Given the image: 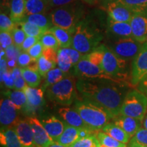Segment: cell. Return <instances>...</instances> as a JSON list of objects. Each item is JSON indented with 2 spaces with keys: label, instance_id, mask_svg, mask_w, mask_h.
I'll list each match as a JSON object with an SVG mask.
<instances>
[{
  "label": "cell",
  "instance_id": "obj_1",
  "mask_svg": "<svg viewBox=\"0 0 147 147\" xmlns=\"http://www.w3.org/2000/svg\"><path fill=\"white\" fill-rule=\"evenodd\" d=\"M125 86L104 80L79 78L76 81L77 91L82 100L104 108L111 113L114 119L120 115L123 102L127 94Z\"/></svg>",
  "mask_w": 147,
  "mask_h": 147
},
{
  "label": "cell",
  "instance_id": "obj_2",
  "mask_svg": "<svg viewBox=\"0 0 147 147\" xmlns=\"http://www.w3.org/2000/svg\"><path fill=\"white\" fill-rule=\"evenodd\" d=\"M102 39V32L95 23L82 19L75 29L71 47L82 55H87L98 47Z\"/></svg>",
  "mask_w": 147,
  "mask_h": 147
},
{
  "label": "cell",
  "instance_id": "obj_3",
  "mask_svg": "<svg viewBox=\"0 0 147 147\" xmlns=\"http://www.w3.org/2000/svg\"><path fill=\"white\" fill-rule=\"evenodd\" d=\"M75 110L80 114L88 127L95 131L102 130L113 119L111 113L102 106L87 100H78Z\"/></svg>",
  "mask_w": 147,
  "mask_h": 147
},
{
  "label": "cell",
  "instance_id": "obj_4",
  "mask_svg": "<svg viewBox=\"0 0 147 147\" xmlns=\"http://www.w3.org/2000/svg\"><path fill=\"white\" fill-rule=\"evenodd\" d=\"M83 10L76 3H71L55 8L49 14L53 26H57L74 33L75 29L82 20Z\"/></svg>",
  "mask_w": 147,
  "mask_h": 147
},
{
  "label": "cell",
  "instance_id": "obj_5",
  "mask_svg": "<svg viewBox=\"0 0 147 147\" xmlns=\"http://www.w3.org/2000/svg\"><path fill=\"white\" fill-rule=\"evenodd\" d=\"M47 95L49 100L63 106L72 104L77 97L76 81L74 77L66 76L57 83L47 89Z\"/></svg>",
  "mask_w": 147,
  "mask_h": 147
},
{
  "label": "cell",
  "instance_id": "obj_6",
  "mask_svg": "<svg viewBox=\"0 0 147 147\" xmlns=\"http://www.w3.org/2000/svg\"><path fill=\"white\" fill-rule=\"evenodd\" d=\"M147 112V97L139 90L128 92L123 102L120 115L142 121Z\"/></svg>",
  "mask_w": 147,
  "mask_h": 147
},
{
  "label": "cell",
  "instance_id": "obj_7",
  "mask_svg": "<svg viewBox=\"0 0 147 147\" xmlns=\"http://www.w3.org/2000/svg\"><path fill=\"white\" fill-rule=\"evenodd\" d=\"M127 61L117 56L115 53L110 50L105 45L104 56L102 62V68L106 73L115 78L119 79L123 83L132 87L131 82H129L128 73L126 71Z\"/></svg>",
  "mask_w": 147,
  "mask_h": 147
},
{
  "label": "cell",
  "instance_id": "obj_8",
  "mask_svg": "<svg viewBox=\"0 0 147 147\" xmlns=\"http://www.w3.org/2000/svg\"><path fill=\"white\" fill-rule=\"evenodd\" d=\"M74 75L79 78L87 80H104L113 81L117 83L127 85L118 78L108 74L103 69L95 64L92 63L83 56L74 67Z\"/></svg>",
  "mask_w": 147,
  "mask_h": 147
},
{
  "label": "cell",
  "instance_id": "obj_9",
  "mask_svg": "<svg viewBox=\"0 0 147 147\" xmlns=\"http://www.w3.org/2000/svg\"><path fill=\"white\" fill-rule=\"evenodd\" d=\"M142 46V44L136 40L133 37H128L119 38L106 47L120 58L128 61L133 59L136 56Z\"/></svg>",
  "mask_w": 147,
  "mask_h": 147
},
{
  "label": "cell",
  "instance_id": "obj_10",
  "mask_svg": "<svg viewBox=\"0 0 147 147\" xmlns=\"http://www.w3.org/2000/svg\"><path fill=\"white\" fill-rule=\"evenodd\" d=\"M147 76V42L142 44L131 64V82L132 86L137 87L143 78Z\"/></svg>",
  "mask_w": 147,
  "mask_h": 147
},
{
  "label": "cell",
  "instance_id": "obj_11",
  "mask_svg": "<svg viewBox=\"0 0 147 147\" xmlns=\"http://www.w3.org/2000/svg\"><path fill=\"white\" fill-rule=\"evenodd\" d=\"M83 56L73 47L60 48L57 51V66L64 72L68 73Z\"/></svg>",
  "mask_w": 147,
  "mask_h": 147
},
{
  "label": "cell",
  "instance_id": "obj_12",
  "mask_svg": "<svg viewBox=\"0 0 147 147\" xmlns=\"http://www.w3.org/2000/svg\"><path fill=\"white\" fill-rule=\"evenodd\" d=\"M18 111L14 103L7 98L1 100L0 104V123L1 129L12 127L18 120Z\"/></svg>",
  "mask_w": 147,
  "mask_h": 147
},
{
  "label": "cell",
  "instance_id": "obj_13",
  "mask_svg": "<svg viewBox=\"0 0 147 147\" xmlns=\"http://www.w3.org/2000/svg\"><path fill=\"white\" fill-rule=\"evenodd\" d=\"M27 119L32 126L34 132V144L36 147H48L55 142L46 131L41 121L34 117H28Z\"/></svg>",
  "mask_w": 147,
  "mask_h": 147
},
{
  "label": "cell",
  "instance_id": "obj_14",
  "mask_svg": "<svg viewBox=\"0 0 147 147\" xmlns=\"http://www.w3.org/2000/svg\"><path fill=\"white\" fill-rule=\"evenodd\" d=\"M108 17L117 22H129L131 21L134 12L127 7L117 0L110 1L106 5Z\"/></svg>",
  "mask_w": 147,
  "mask_h": 147
},
{
  "label": "cell",
  "instance_id": "obj_15",
  "mask_svg": "<svg viewBox=\"0 0 147 147\" xmlns=\"http://www.w3.org/2000/svg\"><path fill=\"white\" fill-rule=\"evenodd\" d=\"M129 23L134 39L142 44L147 42V16L145 14H134Z\"/></svg>",
  "mask_w": 147,
  "mask_h": 147
},
{
  "label": "cell",
  "instance_id": "obj_16",
  "mask_svg": "<svg viewBox=\"0 0 147 147\" xmlns=\"http://www.w3.org/2000/svg\"><path fill=\"white\" fill-rule=\"evenodd\" d=\"M13 128L15 129L19 140L21 141L23 147H36L34 144V132L27 119H18L14 124Z\"/></svg>",
  "mask_w": 147,
  "mask_h": 147
},
{
  "label": "cell",
  "instance_id": "obj_17",
  "mask_svg": "<svg viewBox=\"0 0 147 147\" xmlns=\"http://www.w3.org/2000/svg\"><path fill=\"white\" fill-rule=\"evenodd\" d=\"M38 71L42 76H45L51 69L57 65V51L53 49H44L43 53L38 61Z\"/></svg>",
  "mask_w": 147,
  "mask_h": 147
},
{
  "label": "cell",
  "instance_id": "obj_18",
  "mask_svg": "<svg viewBox=\"0 0 147 147\" xmlns=\"http://www.w3.org/2000/svg\"><path fill=\"white\" fill-rule=\"evenodd\" d=\"M113 121L114 123L123 129L131 138L134 136L142 125V121L121 115L115 117Z\"/></svg>",
  "mask_w": 147,
  "mask_h": 147
},
{
  "label": "cell",
  "instance_id": "obj_19",
  "mask_svg": "<svg viewBox=\"0 0 147 147\" xmlns=\"http://www.w3.org/2000/svg\"><path fill=\"white\" fill-rule=\"evenodd\" d=\"M59 117L68 125L78 128H89L76 110L69 107L60 108L58 110Z\"/></svg>",
  "mask_w": 147,
  "mask_h": 147
},
{
  "label": "cell",
  "instance_id": "obj_20",
  "mask_svg": "<svg viewBox=\"0 0 147 147\" xmlns=\"http://www.w3.org/2000/svg\"><path fill=\"white\" fill-rule=\"evenodd\" d=\"M41 122L46 131L55 142L61 135L66 126L65 122L53 116L43 119Z\"/></svg>",
  "mask_w": 147,
  "mask_h": 147
},
{
  "label": "cell",
  "instance_id": "obj_21",
  "mask_svg": "<svg viewBox=\"0 0 147 147\" xmlns=\"http://www.w3.org/2000/svg\"><path fill=\"white\" fill-rule=\"evenodd\" d=\"M27 98V106L26 110L32 111L38 109L44 104V93L42 89H36L27 85L23 90Z\"/></svg>",
  "mask_w": 147,
  "mask_h": 147
},
{
  "label": "cell",
  "instance_id": "obj_22",
  "mask_svg": "<svg viewBox=\"0 0 147 147\" xmlns=\"http://www.w3.org/2000/svg\"><path fill=\"white\" fill-rule=\"evenodd\" d=\"M108 25L109 32L119 38L132 37L131 25L129 22H117L108 17Z\"/></svg>",
  "mask_w": 147,
  "mask_h": 147
},
{
  "label": "cell",
  "instance_id": "obj_23",
  "mask_svg": "<svg viewBox=\"0 0 147 147\" xmlns=\"http://www.w3.org/2000/svg\"><path fill=\"white\" fill-rule=\"evenodd\" d=\"M0 142L3 147H23L13 127L1 129Z\"/></svg>",
  "mask_w": 147,
  "mask_h": 147
},
{
  "label": "cell",
  "instance_id": "obj_24",
  "mask_svg": "<svg viewBox=\"0 0 147 147\" xmlns=\"http://www.w3.org/2000/svg\"><path fill=\"white\" fill-rule=\"evenodd\" d=\"M80 129L81 128L75 127L66 124L65 129L57 140L56 142L66 147H69L80 138Z\"/></svg>",
  "mask_w": 147,
  "mask_h": 147
},
{
  "label": "cell",
  "instance_id": "obj_25",
  "mask_svg": "<svg viewBox=\"0 0 147 147\" xmlns=\"http://www.w3.org/2000/svg\"><path fill=\"white\" fill-rule=\"evenodd\" d=\"M49 30L56 37L60 48L71 47L74 33L57 26H52Z\"/></svg>",
  "mask_w": 147,
  "mask_h": 147
},
{
  "label": "cell",
  "instance_id": "obj_26",
  "mask_svg": "<svg viewBox=\"0 0 147 147\" xmlns=\"http://www.w3.org/2000/svg\"><path fill=\"white\" fill-rule=\"evenodd\" d=\"M26 0H12L10 8V17L14 23L18 24L25 16Z\"/></svg>",
  "mask_w": 147,
  "mask_h": 147
},
{
  "label": "cell",
  "instance_id": "obj_27",
  "mask_svg": "<svg viewBox=\"0 0 147 147\" xmlns=\"http://www.w3.org/2000/svg\"><path fill=\"white\" fill-rule=\"evenodd\" d=\"M102 130V131L109 135L110 136L113 137L117 140L125 143V144L128 143L130 138H131V137L123 129H121L120 127L114 123H108L107 125H106L104 127V128Z\"/></svg>",
  "mask_w": 147,
  "mask_h": 147
},
{
  "label": "cell",
  "instance_id": "obj_28",
  "mask_svg": "<svg viewBox=\"0 0 147 147\" xmlns=\"http://www.w3.org/2000/svg\"><path fill=\"white\" fill-rule=\"evenodd\" d=\"M49 9H50L49 4L46 0H26L25 16L36 14H45Z\"/></svg>",
  "mask_w": 147,
  "mask_h": 147
},
{
  "label": "cell",
  "instance_id": "obj_29",
  "mask_svg": "<svg viewBox=\"0 0 147 147\" xmlns=\"http://www.w3.org/2000/svg\"><path fill=\"white\" fill-rule=\"evenodd\" d=\"M66 76H67V73L62 71L59 67H55V68L51 69L45 76V80L43 85H42V90L43 91L47 90L48 87L53 84L57 83L58 82L63 80Z\"/></svg>",
  "mask_w": 147,
  "mask_h": 147
},
{
  "label": "cell",
  "instance_id": "obj_30",
  "mask_svg": "<svg viewBox=\"0 0 147 147\" xmlns=\"http://www.w3.org/2000/svg\"><path fill=\"white\" fill-rule=\"evenodd\" d=\"M5 95L8 96V99L14 103L18 110H21L22 108H27V98L26 94L23 91H8L5 93Z\"/></svg>",
  "mask_w": 147,
  "mask_h": 147
},
{
  "label": "cell",
  "instance_id": "obj_31",
  "mask_svg": "<svg viewBox=\"0 0 147 147\" xmlns=\"http://www.w3.org/2000/svg\"><path fill=\"white\" fill-rule=\"evenodd\" d=\"M134 14H147V0H117Z\"/></svg>",
  "mask_w": 147,
  "mask_h": 147
},
{
  "label": "cell",
  "instance_id": "obj_32",
  "mask_svg": "<svg viewBox=\"0 0 147 147\" xmlns=\"http://www.w3.org/2000/svg\"><path fill=\"white\" fill-rule=\"evenodd\" d=\"M22 21L30 22V23H34L42 28L47 29V30L53 26L49 15L47 16L45 14H36L27 16L23 18Z\"/></svg>",
  "mask_w": 147,
  "mask_h": 147
},
{
  "label": "cell",
  "instance_id": "obj_33",
  "mask_svg": "<svg viewBox=\"0 0 147 147\" xmlns=\"http://www.w3.org/2000/svg\"><path fill=\"white\" fill-rule=\"evenodd\" d=\"M22 76L29 87H37L41 82L42 76L37 69L28 67L22 68Z\"/></svg>",
  "mask_w": 147,
  "mask_h": 147
},
{
  "label": "cell",
  "instance_id": "obj_34",
  "mask_svg": "<svg viewBox=\"0 0 147 147\" xmlns=\"http://www.w3.org/2000/svg\"><path fill=\"white\" fill-rule=\"evenodd\" d=\"M20 26L26 34L27 36L41 38V36L47 32V29L42 28L35 24L28 21H22L19 23Z\"/></svg>",
  "mask_w": 147,
  "mask_h": 147
},
{
  "label": "cell",
  "instance_id": "obj_35",
  "mask_svg": "<svg viewBox=\"0 0 147 147\" xmlns=\"http://www.w3.org/2000/svg\"><path fill=\"white\" fill-rule=\"evenodd\" d=\"M104 48H105V45L99 46L94 51H91V53L87 55H84V57L92 63L102 68V62L104 56Z\"/></svg>",
  "mask_w": 147,
  "mask_h": 147
},
{
  "label": "cell",
  "instance_id": "obj_36",
  "mask_svg": "<svg viewBox=\"0 0 147 147\" xmlns=\"http://www.w3.org/2000/svg\"><path fill=\"white\" fill-rule=\"evenodd\" d=\"M44 49H53L58 51L60 49L59 44L55 35L49 29L40 38Z\"/></svg>",
  "mask_w": 147,
  "mask_h": 147
},
{
  "label": "cell",
  "instance_id": "obj_37",
  "mask_svg": "<svg viewBox=\"0 0 147 147\" xmlns=\"http://www.w3.org/2000/svg\"><path fill=\"white\" fill-rule=\"evenodd\" d=\"M96 136L101 144L105 145L107 147H127L126 144L121 142L117 140L110 136L104 131H99Z\"/></svg>",
  "mask_w": 147,
  "mask_h": 147
},
{
  "label": "cell",
  "instance_id": "obj_38",
  "mask_svg": "<svg viewBox=\"0 0 147 147\" xmlns=\"http://www.w3.org/2000/svg\"><path fill=\"white\" fill-rule=\"evenodd\" d=\"M100 144L96 135L94 134L85 138L78 139L69 147H98Z\"/></svg>",
  "mask_w": 147,
  "mask_h": 147
},
{
  "label": "cell",
  "instance_id": "obj_39",
  "mask_svg": "<svg viewBox=\"0 0 147 147\" xmlns=\"http://www.w3.org/2000/svg\"><path fill=\"white\" fill-rule=\"evenodd\" d=\"M17 24L11 19L10 16L1 12L0 14V30L1 32H8L12 33Z\"/></svg>",
  "mask_w": 147,
  "mask_h": 147
},
{
  "label": "cell",
  "instance_id": "obj_40",
  "mask_svg": "<svg viewBox=\"0 0 147 147\" xmlns=\"http://www.w3.org/2000/svg\"><path fill=\"white\" fill-rule=\"evenodd\" d=\"M12 38H13L14 45L16 47L21 49L22 44L23 43L24 40H25V38L27 37L26 34H25L21 27L19 28V27L16 26L15 28L14 29V30L12 32Z\"/></svg>",
  "mask_w": 147,
  "mask_h": 147
},
{
  "label": "cell",
  "instance_id": "obj_41",
  "mask_svg": "<svg viewBox=\"0 0 147 147\" xmlns=\"http://www.w3.org/2000/svg\"><path fill=\"white\" fill-rule=\"evenodd\" d=\"M0 43L1 49L5 50L7 48L14 45L12 33L8 32H1L0 33Z\"/></svg>",
  "mask_w": 147,
  "mask_h": 147
},
{
  "label": "cell",
  "instance_id": "obj_42",
  "mask_svg": "<svg viewBox=\"0 0 147 147\" xmlns=\"http://www.w3.org/2000/svg\"><path fill=\"white\" fill-rule=\"evenodd\" d=\"M131 140L138 143L139 144L147 146V129L141 127L132 137Z\"/></svg>",
  "mask_w": 147,
  "mask_h": 147
},
{
  "label": "cell",
  "instance_id": "obj_43",
  "mask_svg": "<svg viewBox=\"0 0 147 147\" xmlns=\"http://www.w3.org/2000/svg\"><path fill=\"white\" fill-rule=\"evenodd\" d=\"M5 57L7 59V61L14 60L17 61L18 55L21 52V50L20 48L16 47L15 45H13L10 47L7 48L5 50Z\"/></svg>",
  "mask_w": 147,
  "mask_h": 147
},
{
  "label": "cell",
  "instance_id": "obj_44",
  "mask_svg": "<svg viewBox=\"0 0 147 147\" xmlns=\"http://www.w3.org/2000/svg\"><path fill=\"white\" fill-rule=\"evenodd\" d=\"M44 51V47L42 46L41 42L38 41L36 45H34L29 50L27 51V53L30 55V56L34 59L38 61V59L40 57V56L42 55Z\"/></svg>",
  "mask_w": 147,
  "mask_h": 147
},
{
  "label": "cell",
  "instance_id": "obj_45",
  "mask_svg": "<svg viewBox=\"0 0 147 147\" xmlns=\"http://www.w3.org/2000/svg\"><path fill=\"white\" fill-rule=\"evenodd\" d=\"M1 82H3L9 89H13L14 84V79L13 78L11 71H6L1 74Z\"/></svg>",
  "mask_w": 147,
  "mask_h": 147
},
{
  "label": "cell",
  "instance_id": "obj_46",
  "mask_svg": "<svg viewBox=\"0 0 147 147\" xmlns=\"http://www.w3.org/2000/svg\"><path fill=\"white\" fill-rule=\"evenodd\" d=\"M39 40H40V38H37V37L27 36L21 47V51L27 52V51H28L34 45H36Z\"/></svg>",
  "mask_w": 147,
  "mask_h": 147
},
{
  "label": "cell",
  "instance_id": "obj_47",
  "mask_svg": "<svg viewBox=\"0 0 147 147\" xmlns=\"http://www.w3.org/2000/svg\"><path fill=\"white\" fill-rule=\"evenodd\" d=\"M27 86V84L25 79L22 75L18 76L16 79H14V90H18V91H23L25 88Z\"/></svg>",
  "mask_w": 147,
  "mask_h": 147
},
{
  "label": "cell",
  "instance_id": "obj_48",
  "mask_svg": "<svg viewBox=\"0 0 147 147\" xmlns=\"http://www.w3.org/2000/svg\"><path fill=\"white\" fill-rule=\"evenodd\" d=\"M76 0H52L50 3H49V8H55L57 7L63 6L69 3H71Z\"/></svg>",
  "mask_w": 147,
  "mask_h": 147
},
{
  "label": "cell",
  "instance_id": "obj_49",
  "mask_svg": "<svg viewBox=\"0 0 147 147\" xmlns=\"http://www.w3.org/2000/svg\"><path fill=\"white\" fill-rule=\"evenodd\" d=\"M137 87L138 88L139 91L144 93L147 97V76L141 80V82H140Z\"/></svg>",
  "mask_w": 147,
  "mask_h": 147
},
{
  "label": "cell",
  "instance_id": "obj_50",
  "mask_svg": "<svg viewBox=\"0 0 147 147\" xmlns=\"http://www.w3.org/2000/svg\"><path fill=\"white\" fill-rule=\"evenodd\" d=\"M12 0H0V5H1V10H9L10 11V4Z\"/></svg>",
  "mask_w": 147,
  "mask_h": 147
},
{
  "label": "cell",
  "instance_id": "obj_51",
  "mask_svg": "<svg viewBox=\"0 0 147 147\" xmlns=\"http://www.w3.org/2000/svg\"><path fill=\"white\" fill-rule=\"evenodd\" d=\"M11 72H12V75L13 78L16 79L17 77L22 75V68H20V67H14L13 68H12V71H11Z\"/></svg>",
  "mask_w": 147,
  "mask_h": 147
},
{
  "label": "cell",
  "instance_id": "obj_52",
  "mask_svg": "<svg viewBox=\"0 0 147 147\" xmlns=\"http://www.w3.org/2000/svg\"><path fill=\"white\" fill-rule=\"evenodd\" d=\"M129 144H131V146H133L134 147H147V146H143V145L139 144L138 143H137V142H134V141L131 140V141H130V143H129Z\"/></svg>",
  "mask_w": 147,
  "mask_h": 147
},
{
  "label": "cell",
  "instance_id": "obj_53",
  "mask_svg": "<svg viewBox=\"0 0 147 147\" xmlns=\"http://www.w3.org/2000/svg\"><path fill=\"white\" fill-rule=\"evenodd\" d=\"M142 126L144 127V128L147 129V112L142 120Z\"/></svg>",
  "mask_w": 147,
  "mask_h": 147
},
{
  "label": "cell",
  "instance_id": "obj_54",
  "mask_svg": "<svg viewBox=\"0 0 147 147\" xmlns=\"http://www.w3.org/2000/svg\"><path fill=\"white\" fill-rule=\"evenodd\" d=\"M48 147H66V146H63V145H61V144H59V143H57V142H55L54 143H53V144L50 145V146H48Z\"/></svg>",
  "mask_w": 147,
  "mask_h": 147
},
{
  "label": "cell",
  "instance_id": "obj_55",
  "mask_svg": "<svg viewBox=\"0 0 147 147\" xmlns=\"http://www.w3.org/2000/svg\"><path fill=\"white\" fill-rule=\"evenodd\" d=\"M84 2L89 3V4H93V3H96L97 0H83Z\"/></svg>",
  "mask_w": 147,
  "mask_h": 147
},
{
  "label": "cell",
  "instance_id": "obj_56",
  "mask_svg": "<svg viewBox=\"0 0 147 147\" xmlns=\"http://www.w3.org/2000/svg\"><path fill=\"white\" fill-rule=\"evenodd\" d=\"M98 147H107V146H105V145L101 144V143L100 142V144H99V145H98Z\"/></svg>",
  "mask_w": 147,
  "mask_h": 147
},
{
  "label": "cell",
  "instance_id": "obj_57",
  "mask_svg": "<svg viewBox=\"0 0 147 147\" xmlns=\"http://www.w3.org/2000/svg\"><path fill=\"white\" fill-rule=\"evenodd\" d=\"M46 1H47V2H48V3H49H49H50V2H51V1H52V0H46Z\"/></svg>",
  "mask_w": 147,
  "mask_h": 147
},
{
  "label": "cell",
  "instance_id": "obj_58",
  "mask_svg": "<svg viewBox=\"0 0 147 147\" xmlns=\"http://www.w3.org/2000/svg\"><path fill=\"white\" fill-rule=\"evenodd\" d=\"M129 147H134V146H131V144H129Z\"/></svg>",
  "mask_w": 147,
  "mask_h": 147
}]
</instances>
